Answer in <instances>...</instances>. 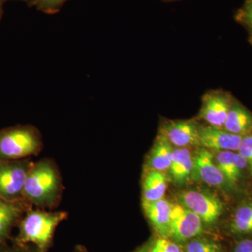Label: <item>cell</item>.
<instances>
[{
	"label": "cell",
	"mask_w": 252,
	"mask_h": 252,
	"mask_svg": "<svg viewBox=\"0 0 252 252\" xmlns=\"http://www.w3.org/2000/svg\"><path fill=\"white\" fill-rule=\"evenodd\" d=\"M61 193V179L51 162L41 160L32 164L28 172L23 196L36 206L54 205Z\"/></svg>",
	"instance_id": "obj_1"
},
{
	"label": "cell",
	"mask_w": 252,
	"mask_h": 252,
	"mask_svg": "<svg viewBox=\"0 0 252 252\" xmlns=\"http://www.w3.org/2000/svg\"><path fill=\"white\" fill-rule=\"evenodd\" d=\"M67 217L65 212H49L32 210L28 212L20 225L18 242L32 243L38 252H46L54 236L55 230Z\"/></svg>",
	"instance_id": "obj_2"
},
{
	"label": "cell",
	"mask_w": 252,
	"mask_h": 252,
	"mask_svg": "<svg viewBox=\"0 0 252 252\" xmlns=\"http://www.w3.org/2000/svg\"><path fill=\"white\" fill-rule=\"evenodd\" d=\"M42 147L39 130L31 126H18L0 132V158L17 160L37 154Z\"/></svg>",
	"instance_id": "obj_3"
},
{
	"label": "cell",
	"mask_w": 252,
	"mask_h": 252,
	"mask_svg": "<svg viewBox=\"0 0 252 252\" xmlns=\"http://www.w3.org/2000/svg\"><path fill=\"white\" fill-rule=\"evenodd\" d=\"M180 203L198 215L203 223H216L225 212V205L220 198L201 190H189L179 195Z\"/></svg>",
	"instance_id": "obj_4"
},
{
	"label": "cell",
	"mask_w": 252,
	"mask_h": 252,
	"mask_svg": "<svg viewBox=\"0 0 252 252\" xmlns=\"http://www.w3.org/2000/svg\"><path fill=\"white\" fill-rule=\"evenodd\" d=\"M201 219L182 204H172L169 238L176 243H187L201 234Z\"/></svg>",
	"instance_id": "obj_5"
},
{
	"label": "cell",
	"mask_w": 252,
	"mask_h": 252,
	"mask_svg": "<svg viewBox=\"0 0 252 252\" xmlns=\"http://www.w3.org/2000/svg\"><path fill=\"white\" fill-rule=\"evenodd\" d=\"M233 98L230 92L222 89L207 91L202 98L198 119L207 125L223 127Z\"/></svg>",
	"instance_id": "obj_6"
},
{
	"label": "cell",
	"mask_w": 252,
	"mask_h": 252,
	"mask_svg": "<svg viewBox=\"0 0 252 252\" xmlns=\"http://www.w3.org/2000/svg\"><path fill=\"white\" fill-rule=\"evenodd\" d=\"M32 165L28 162H0V198L10 202L23 195Z\"/></svg>",
	"instance_id": "obj_7"
},
{
	"label": "cell",
	"mask_w": 252,
	"mask_h": 252,
	"mask_svg": "<svg viewBox=\"0 0 252 252\" xmlns=\"http://www.w3.org/2000/svg\"><path fill=\"white\" fill-rule=\"evenodd\" d=\"M200 124L196 120H165L161 123L159 135L173 147L184 148L198 145Z\"/></svg>",
	"instance_id": "obj_8"
},
{
	"label": "cell",
	"mask_w": 252,
	"mask_h": 252,
	"mask_svg": "<svg viewBox=\"0 0 252 252\" xmlns=\"http://www.w3.org/2000/svg\"><path fill=\"white\" fill-rule=\"evenodd\" d=\"M215 161L229 185L236 192L241 188L247 173L252 176L248 161L238 152L223 151L217 152Z\"/></svg>",
	"instance_id": "obj_9"
},
{
	"label": "cell",
	"mask_w": 252,
	"mask_h": 252,
	"mask_svg": "<svg viewBox=\"0 0 252 252\" xmlns=\"http://www.w3.org/2000/svg\"><path fill=\"white\" fill-rule=\"evenodd\" d=\"M243 137L234 135L223 127L200 125L198 131V144L204 149L215 152H238Z\"/></svg>",
	"instance_id": "obj_10"
},
{
	"label": "cell",
	"mask_w": 252,
	"mask_h": 252,
	"mask_svg": "<svg viewBox=\"0 0 252 252\" xmlns=\"http://www.w3.org/2000/svg\"><path fill=\"white\" fill-rule=\"evenodd\" d=\"M195 170L199 178L207 185L215 188L224 189L228 191L236 192L229 185L214 160L213 154L210 150L202 147L194 157Z\"/></svg>",
	"instance_id": "obj_11"
},
{
	"label": "cell",
	"mask_w": 252,
	"mask_h": 252,
	"mask_svg": "<svg viewBox=\"0 0 252 252\" xmlns=\"http://www.w3.org/2000/svg\"><path fill=\"white\" fill-rule=\"evenodd\" d=\"M142 207L154 229L162 238H169L172 204L164 198L156 201L142 200Z\"/></svg>",
	"instance_id": "obj_12"
},
{
	"label": "cell",
	"mask_w": 252,
	"mask_h": 252,
	"mask_svg": "<svg viewBox=\"0 0 252 252\" xmlns=\"http://www.w3.org/2000/svg\"><path fill=\"white\" fill-rule=\"evenodd\" d=\"M223 128L241 137L248 135L252 132V112L233 98Z\"/></svg>",
	"instance_id": "obj_13"
},
{
	"label": "cell",
	"mask_w": 252,
	"mask_h": 252,
	"mask_svg": "<svg viewBox=\"0 0 252 252\" xmlns=\"http://www.w3.org/2000/svg\"><path fill=\"white\" fill-rule=\"evenodd\" d=\"M228 232L236 238L252 237V200L246 199L235 207L228 225Z\"/></svg>",
	"instance_id": "obj_14"
},
{
	"label": "cell",
	"mask_w": 252,
	"mask_h": 252,
	"mask_svg": "<svg viewBox=\"0 0 252 252\" xmlns=\"http://www.w3.org/2000/svg\"><path fill=\"white\" fill-rule=\"evenodd\" d=\"M170 175L175 183H185L194 174V157L188 147L174 149L172 152Z\"/></svg>",
	"instance_id": "obj_15"
},
{
	"label": "cell",
	"mask_w": 252,
	"mask_h": 252,
	"mask_svg": "<svg viewBox=\"0 0 252 252\" xmlns=\"http://www.w3.org/2000/svg\"><path fill=\"white\" fill-rule=\"evenodd\" d=\"M173 150V146L165 137L158 135L149 154L147 165L149 169L161 172L169 170Z\"/></svg>",
	"instance_id": "obj_16"
},
{
	"label": "cell",
	"mask_w": 252,
	"mask_h": 252,
	"mask_svg": "<svg viewBox=\"0 0 252 252\" xmlns=\"http://www.w3.org/2000/svg\"><path fill=\"white\" fill-rule=\"evenodd\" d=\"M167 177L163 172L149 169L144 176L142 195L145 201L163 198L167 190Z\"/></svg>",
	"instance_id": "obj_17"
},
{
	"label": "cell",
	"mask_w": 252,
	"mask_h": 252,
	"mask_svg": "<svg viewBox=\"0 0 252 252\" xmlns=\"http://www.w3.org/2000/svg\"><path fill=\"white\" fill-rule=\"evenodd\" d=\"M19 213L18 206L0 198V240L7 234Z\"/></svg>",
	"instance_id": "obj_18"
},
{
	"label": "cell",
	"mask_w": 252,
	"mask_h": 252,
	"mask_svg": "<svg viewBox=\"0 0 252 252\" xmlns=\"http://www.w3.org/2000/svg\"><path fill=\"white\" fill-rule=\"evenodd\" d=\"M221 245L205 238H194L187 242L185 252H222Z\"/></svg>",
	"instance_id": "obj_19"
},
{
	"label": "cell",
	"mask_w": 252,
	"mask_h": 252,
	"mask_svg": "<svg viewBox=\"0 0 252 252\" xmlns=\"http://www.w3.org/2000/svg\"><path fill=\"white\" fill-rule=\"evenodd\" d=\"M235 18L238 23L246 28L248 40L252 45V0H245L243 6L238 10Z\"/></svg>",
	"instance_id": "obj_20"
},
{
	"label": "cell",
	"mask_w": 252,
	"mask_h": 252,
	"mask_svg": "<svg viewBox=\"0 0 252 252\" xmlns=\"http://www.w3.org/2000/svg\"><path fill=\"white\" fill-rule=\"evenodd\" d=\"M69 0H32L30 6L46 14H57Z\"/></svg>",
	"instance_id": "obj_21"
},
{
	"label": "cell",
	"mask_w": 252,
	"mask_h": 252,
	"mask_svg": "<svg viewBox=\"0 0 252 252\" xmlns=\"http://www.w3.org/2000/svg\"><path fill=\"white\" fill-rule=\"evenodd\" d=\"M147 252H183L180 245L167 238H158Z\"/></svg>",
	"instance_id": "obj_22"
},
{
	"label": "cell",
	"mask_w": 252,
	"mask_h": 252,
	"mask_svg": "<svg viewBox=\"0 0 252 252\" xmlns=\"http://www.w3.org/2000/svg\"><path fill=\"white\" fill-rule=\"evenodd\" d=\"M231 252H252V237L238 238Z\"/></svg>",
	"instance_id": "obj_23"
},
{
	"label": "cell",
	"mask_w": 252,
	"mask_h": 252,
	"mask_svg": "<svg viewBox=\"0 0 252 252\" xmlns=\"http://www.w3.org/2000/svg\"><path fill=\"white\" fill-rule=\"evenodd\" d=\"M6 1L4 0H0V21L2 18L3 14H4V4Z\"/></svg>",
	"instance_id": "obj_24"
},
{
	"label": "cell",
	"mask_w": 252,
	"mask_h": 252,
	"mask_svg": "<svg viewBox=\"0 0 252 252\" xmlns=\"http://www.w3.org/2000/svg\"><path fill=\"white\" fill-rule=\"evenodd\" d=\"M147 247H143V248H141L137 250V251L135 252H147Z\"/></svg>",
	"instance_id": "obj_25"
},
{
	"label": "cell",
	"mask_w": 252,
	"mask_h": 252,
	"mask_svg": "<svg viewBox=\"0 0 252 252\" xmlns=\"http://www.w3.org/2000/svg\"><path fill=\"white\" fill-rule=\"evenodd\" d=\"M4 1H9V0H4ZM15 1H23V2H26V4H28V5L31 4L32 0H15Z\"/></svg>",
	"instance_id": "obj_26"
},
{
	"label": "cell",
	"mask_w": 252,
	"mask_h": 252,
	"mask_svg": "<svg viewBox=\"0 0 252 252\" xmlns=\"http://www.w3.org/2000/svg\"></svg>",
	"instance_id": "obj_27"
}]
</instances>
